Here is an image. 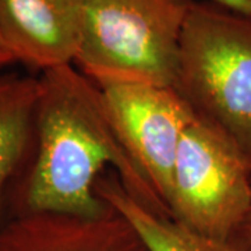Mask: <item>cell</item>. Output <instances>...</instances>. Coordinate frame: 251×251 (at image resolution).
<instances>
[{
	"label": "cell",
	"instance_id": "cell-1",
	"mask_svg": "<svg viewBox=\"0 0 251 251\" xmlns=\"http://www.w3.org/2000/svg\"><path fill=\"white\" fill-rule=\"evenodd\" d=\"M36 153L20 214H60L100 218L112 208L95 194L106 168L125 190L158 215L171 212L126 148L102 91L74 64L48 69L38 77Z\"/></svg>",
	"mask_w": 251,
	"mask_h": 251
},
{
	"label": "cell",
	"instance_id": "cell-2",
	"mask_svg": "<svg viewBox=\"0 0 251 251\" xmlns=\"http://www.w3.org/2000/svg\"><path fill=\"white\" fill-rule=\"evenodd\" d=\"M191 0H82L74 66L95 84L173 87Z\"/></svg>",
	"mask_w": 251,
	"mask_h": 251
},
{
	"label": "cell",
	"instance_id": "cell-3",
	"mask_svg": "<svg viewBox=\"0 0 251 251\" xmlns=\"http://www.w3.org/2000/svg\"><path fill=\"white\" fill-rule=\"evenodd\" d=\"M173 88L251 162V16L191 0Z\"/></svg>",
	"mask_w": 251,
	"mask_h": 251
},
{
	"label": "cell",
	"instance_id": "cell-4",
	"mask_svg": "<svg viewBox=\"0 0 251 251\" xmlns=\"http://www.w3.org/2000/svg\"><path fill=\"white\" fill-rule=\"evenodd\" d=\"M168 206L173 221L215 240L237 236L251 208L250 159L197 115L180 140Z\"/></svg>",
	"mask_w": 251,
	"mask_h": 251
},
{
	"label": "cell",
	"instance_id": "cell-5",
	"mask_svg": "<svg viewBox=\"0 0 251 251\" xmlns=\"http://www.w3.org/2000/svg\"><path fill=\"white\" fill-rule=\"evenodd\" d=\"M98 87L126 148L168 206L180 140L196 113L173 87L148 84Z\"/></svg>",
	"mask_w": 251,
	"mask_h": 251
},
{
	"label": "cell",
	"instance_id": "cell-6",
	"mask_svg": "<svg viewBox=\"0 0 251 251\" xmlns=\"http://www.w3.org/2000/svg\"><path fill=\"white\" fill-rule=\"evenodd\" d=\"M82 0H0V34L16 60L31 69L73 64Z\"/></svg>",
	"mask_w": 251,
	"mask_h": 251
},
{
	"label": "cell",
	"instance_id": "cell-7",
	"mask_svg": "<svg viewBox=\"0 0 251 251\" xmlns=\"http://www.w3.org/2000/svg\"><path fill=\"white\" fill-rule=\"evenodd\" d=\"M0 251H150L115 209L100 218L20 214L0 222Z\"/></svg>",
	"mask_w": 251,
	"mask_h": 251
},
{
	"label": "cell",
	"instance_id": "cell-8",
	"mask_svg": "<svg viewBox=\"0 0 251 251\" xmlns=\"http://www.w3.org/2000/svg\"><path fill=\"white\" fill-rule=\"evenodd\" d=\"M95 194L130 222L150 251H251L240 233L229 240H215L150 211L126 191L116 175L100 176Z\"/></svg>",
	"mask_w": 251,
	"mask_h": 251
},
{
	"label": "cell",
	"instance_id": "cell-9",
	"mask_svg": "<svg viewBox=\"0 0 251 251\" xmlns=\"http://www.w3.org/2000/svg\"><path fill=\"white\" fill-rule=\"evenodd\" d=\"M38 92L35 77H0V216L6 187L24 159L35 128Z\"/></svg>",
	"mask_w": 251,
	"mask_h": 251
},
{
	"label": "cell",
	"instance_id": "cell-10",
	"mask_svg": "<svg viewBox=\"0 0 251 251\" xmlns=\"http://www.w3.org/2000/svg\"><path fill=\"white\" fill-rule=\"evenodd\" d=\"M227 9L251 16V0H212Z\"/></svg>",
	"mask_w": 251,
	"mask_h": 251
},
{
	"label": "cell",
	"instance_id": "cell-11",
	"mask_svg": "<svg viewBox=\"0 0 251 251\" xmlns=\"http://www.w3.org/2000/svg\"><path fill=\"white\" fill-rule=\"evenodd\" d=\"M11 63H17L13 52L10 50L9 45L6 44L4 38L0 34V67L9 66Z\"/></svg>",
	"mask_w": 251,
	"mask_h": 251
},
{
	"label": "cell",
	"instance_id": "cell-12",
	"mask_svg": "<svg viewBox=\"0 0 251 251\" xmlns=\"http://www.w3.org/2000/svg\"><path fill=\"white\" fill-rule=\"evenodd\" d=\"M239 233L242 234L243 237L249 242V244H250L251 247V208L250 211H249V215L246 218V222H244V225H243V227L240 229Z\"/></svg>",
	"mask_w": 251,
	"mask_h": 251
}]
</instances>
